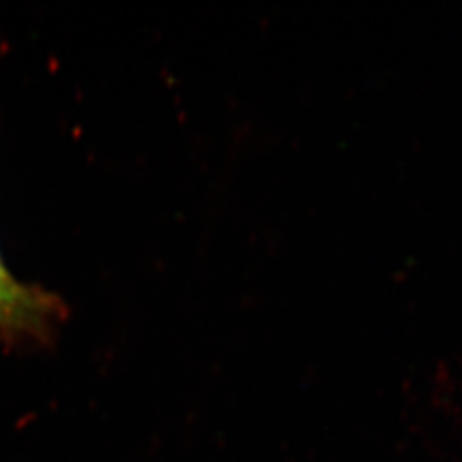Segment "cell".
Listing matches in <instances>:
<instances>
[{
    "label": "cell",
    "mask_w": 462,
    "mask_h": 462,
    "mask_svg": "<svg viewBox=\"0 0 462 462\" xmlns=\"http://www.w3.org/2000/svg\"><path fill=\"white\" fill-rule=\"evenodd\" d=\"M66 315L60 298L17 280L0 255V343H49Z\"/></svg>",
    "instance_id": "1"
}]
</instances>
